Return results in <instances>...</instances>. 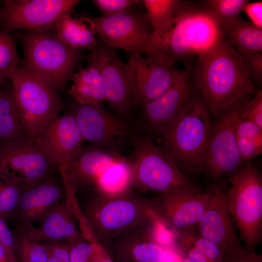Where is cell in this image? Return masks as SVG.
<instances>
[{
	"mask_svg": "<svg viewBox=\"0 0 262 262\" xmlns=\"http://www.w3.org/2000/svg\"><path fill=\"white\" fill-rule=\"evenodd\" d=\"M32 141L58 169L74 158L82 142L78 125L71 112L55 118Z\"/></svg>",
	"mask_w": 262,
	"mask_h": 262,
	"instance_id": "cell-15",
	"label": "cell"
},
{
	"mask_svg": "<svg viewBox=\"0 0 262 262\" xmlns=\"http://www.w3.org/2000/svg\"><path fill=\"white\" fill-rule=\"evenodd\" d=\"M210 190L209 198L197 224L200 236L216 244L224 255L242 246L230 216L226 192L217 186Z\"/></svg>",
	"mask_w": 262,
	"mask_h": 262,
	"instance_id": "cell-20",
	"label": "cell"
},
{
	"mask_svg": "<svg viewBox=\"0 0 262 262\" xmlns=\"http://www.w3.org/2000/svg\"><path fill=\"white\" fill-rule=\"evenodd\" d=\"M18 262H48V252L43 243L31 239L20 228L13 232Z\"/></svg>",
	"mask_w": 262,
	"mask_h": 262,
	"instance_id": "cell-31",
	"label": "cell"
},
{
	"mask_svg": "<svg viewBox=\"0 0 262 262\" xmlns=\"http://www.w3.org/2000/svg\"><path fill=\"white\" fill-rule=\"evenodd\" d=\"M198 58L196 82L210 113L217 115L257 92L240 54L226 36L213 49Z\"/></svg>",
	"mask_w": 262,
	"mask_h": 262,
	"instance_id": "cell-2",
	"label": "cell"
},
{
	"mask_svg": "<svg viewBox=\"0 0 262 262\" xmlns=\"http://www.w3.org/2000/svg\"><path fill=\"white\" fill-rule=\"evenodd\" d=\"M253 98L248 101L241 119L250 121L262 129V91H257Z\"/></svg>",
	"mask_w": 262,
	"mask_h": 262,
	"instance_id": "cell-37",
	"label": "cell"
},
{
	"mask_svg": "<svg viewBox=\"0 0 262 262\" xmlns=\"http://www.w3.org/2000/svg\"><path fill=\"white\" fill-rule=\"evenodd\" d=\"M93 262H115L107 252L105 248L100 244L96 246Z\"/></svg>",
	"mask_w": 262,
	"mask_h": 262,
	"instance_id": "cell-43",
	"label": "cell"
},
{
	"mask_svg": "<svg viewBox=\"0 0 262 262\" xmlns=\"http://www.w3.org/2000/svg\"><path fill=\"white\" fill-rule=\"evenodd\" d=\"M175 64L129 53L126 67L133 104L143 105L161 95L180 79L187 71L178 69Z\"/></svg>",
	"mask_w": 262,
	"mask_h": 262,
	"instance_id": "cell-12",
	"label": "cell"
},
{
	"mask_svg": "<svg viewBox=\"0 0 262 262\" xmlns=\"http://www.w3.org/2000/svg\"><path fill=\"white\" fill-rule=\"evenodd\" d=\"M142 1L147 11V16L151 28V41L155 47V44L172 29L180 0H144Z\"/></svg>",
	"mask_w": 262,
	"mask_h": 262,
	"instance_id": "cell-26",
	"label": "cell"
},
{
	"mask_svg": "<svg viewBox=\"0 0 262 262\" xmlns=\"http://www.w3.org/2000/svg\"><path fill=\"white\" fill-rule=\"evenodd\" d=\"M128 162L131 188L140 194L201 191L160 147L147 137H139L135 141Z\"/></svg>",
	"mask_w": 262,
	"mask_h": 262,
	"instance_id": "cell-5",
	"label": "cell"
},
{
	"mask_svg": "<svg viewBox=\"0 0 262 262\" xmlns=\"http://www.w3.org/2000/svg\"><path fill=\"white\" fill-rule=\"evenodd\" d=\"M245 68L251 80L259 84L262 82V53L240 54Z\"/></svg>",
	"mask_w": 262,
	"mask_h": 262,
	"instance_id": "cell-39",
	"label": "cell"
},
{
	"mask_svg": "<svg viewBox=\"0 0 262 262\" xmlns=\"http://www.w3.org/2000/svg\"><path fill=\"white\" fill-rule=\"evenodd\" d=\"M30 139L14 101L11 91L0 89V142Z\"/></svg>",
	"mask_w": 262,
	"mask_h": 262,
	"instance_id": "cell-27",
	"label": "cell"
},
{
	"mask_svg": "<svg viewBox=\"0 0 262 262\" xmlns=\"http://www.w3.org/2000/svg\"><path fill=\"white\" fill-rule=\"evenodd\" d=\"M71 112L78 125L82 142L110 147L126 134L125 123L103 108L101 103H76Z\"/></svg>",
	"mask_w": 262,
	"mask_h": 262,
	"instance_id": "cell-19",
	"label": "cell"
},
{
	"mask_svg": "<svg viewBox=\"0 0 262 262\" xmlns=\"http://www.w3.org/2000/svg\"><path fill=\"white\" fill-rule=\"evenodd\" d=\"M247 0H208L207 8L221 27L230 24L239 18V13L243 11Z\"/></svg>",
	"mask_w": 262,
	"mask_h": 262,
	"instance_id": "cell-34",
	"label": "cell"
},
{
	"mask_svg": "<svg viewBox=\"0 0 262 262\" xmlns=\"http://www.w3.org/2000/svg\"><path fill=\"white\" fill-rule=\"evenodd\" d=\"M71 203L80 229L101 245L155 212L151 199L132 189L117 194L90 189L72 195Z\"/></svg>",
	"mask_w": 262,
	"mask_h": 262,
	"instance_id": "cell-1",
	"label": "cell"
},
{
	"mask_svg": "<svg viewBox=\"0 0 262 262\" xmlns=\"http://www.w3.org/2000/svg\"><path fill=\"white\" fill-rule=\"evenodd\" d=\"M25 186L17 177L0 170V217L12 218Z\"/></svg>",
	"mask_w": 262,
	"mask_h": 262,
	"instance_id": "cell-30",
	"label": "cell"
},
{
	"mask_svg": "<svg viewBox=\"0 0 262 262\" xmlns=\"http://www.w3.org/2000/svg\"><path fill=\"white\" fill-rule=\"evenodd\" d=\"M56 168L31 139L0 146V170L19 178L25 188L44 180Z\"/></svg>",
	"mask_w": 262,
	"mask_h": 262,
	"instance_id": "cell-14",
	"label": "cell"
},
{
	"mask_svg": "<svg viewBox=\"0 0 262 262\" xmlns=\"http://www.w3.org/2000/svg\"><path fill=\"white\" fill-rule=\"evenodd\" d=\"M86 60L101 74L105 100L110 108L119 115L127 117L133 102L126 64L118 56L115 48L100 39Z\"/></svg>",
	"mask_w": 262,
	"mask_h": 262,
	"instance_id": "cell-13",
	"label": "cell"
},
{
	"mask_svg": "<svg viewBox=\"0 0 262 262\" xmlns=\"http://www.w3.org/2000/svg\"><path fill=\"white\" fill-rule=\"evenodd\" d=\"M91 18L99 39L115 49L129 53L145 54L146 57L175 63L159 51L151 41V28L146 15L129 10L110 15Z\"/></svg>",
	"mask_w": 262,
	"mask_h": 262,
	"instance_id": "cell-9",
	"label": "cell"
},
{
	"mask_svg": "<svg viewBox=\"0 0 262 262\" xmlns=\"http://www.w3.org/2000/svg\"><path fill=\"white\" fill-rule=\"evenodd\" d=\"M244 97L222 110L219 118L212 126L203 171L217 180L239 170L243 161L239 153L235 136L236 124L248 101Z\"/></svg>",
	"mask_w": 262,
	"mask_h": 262,
	"instance_id": "cell-10",
	"label": "cell"
},
{
	"mask_svg": "<svg viewBox=\"0 0 262 262\" xmlns=\"http://www.w3.org/2000/svg\"><path fill=\"white\" fill-rule=\"evenodd\" d=\"M91 189L109 194H120L131 189V173L128 160L125 158L108 168Z\"/></svg>",
	"mask_w": 262,
	"mask_h": 262,
	"instance_id": "cell-29",
	"label": "cell"
},
{
	"mask_svg": "<svg viewBox=\"0 0 262 262\" xmlns=\"http://www.w3.org/2000/svg\"><path fill=\"white\" fill-rule=\"evenodd\" d=\"M16 36L23 48V62L55 90L64 88L85 59L81 50L51 32L26 31Z\"/></svg>",
	"mask_w": 262,
	"mask_h": 262,
	"instance_id": "cell-6",
	"label": "cell"
},
{
	"mask_svg": "<svg viewBox=\"0 0 262 262\" xmlns=\"http://www.w3.org/2000/svg\"><path fill=\"white\" fill-rule=\"evenodd\" d=\"M48 252V262H71L69 246L64 241H50L43 243Z\"/></svg>",
	"mask_w": 262,
	"mask_h": 262,
	"instance_id": "cell-38",
	"label": "cell"
},
{
	"mask_svg": "<svg viewBox=\"0 0 262 262\" xmlns=\"http://www.w3.org/2000/svg\"><path fill=\"white\" fill-rule=\"evenodd\" d=\"M243 11L251 21V23L258 28L262 29V1L249 2Z\"/></svg>",
	"mask_w": 262,
	"mask_h": 262,
	"instance_id": "cell-42",
	"label": "cell"
},
{
	"mask_svg": "<svg viewBox=\"0 0 262 262\" xmlns=\"http://www.w3.org/2000/svg\"><path fill=\"white\" fill-rule=\"evenodd\" d=\"M180 262H199L185 256H182Z\"/></svg>",
	"mask_w": 262,
	"mask_h": 262,
	"instance_id": "cell-45",
	"label": "cell"
},
{
	"mask_svg": "<svg viewBox=\"0 0 262 262\" xmlns=\"http://www.w3.org/2000/svg\"><path fill=\"white\" fill-rule=\"evenodd\" d=\"M96 242H89L83 236L67 241L71 262H93Z\"/></svg>",
	"mask_w": 262,
	"mask_h": 262,
	"instance_id": "cell-35",
	"label": "cell"
},
{
	"mask_svg": "<svg viewBox=\"0 0 262 262\" xmlns=\"http://www.w3.org/2000/svg\"><path fill=\"white\" fill-rule=\"evenodd\" d=\"M68 94L81 104L101 103L105 100L102 79L98 69L88 64L74 72Z\"/></svg>",
	"mask_w": 262,
	"mask_h": 262,
	"instance_id": "cell-24",
	"label": "cell"
},
{
	"mask_svg": "<svg viewBox=\"0 0 262 262\" xmlns=\"http://www.w3.org/2000/svg\"><path fill=\"white\" fill-rule=\"evenodd\" d=\"M194 236L183 256L199 262H222L224 253L216 244L201 236Z\"/></svg>",
	"mask_w": 262,
	"mask_h": 262,
	"instance_id": "cell-33",
	"label": "cell"
},
{
	"mask_svg": "<svg viewBox=\"0 0 262 262\" xmlns=\"http://www.w3.org/2000/svg\"><path fill=\"white\" fill-rule=\"evenodd\" d=\"M210 113L198 98L159 134L160 147L184 173L203 171L212 126Z\"/></svg>",
	"mask_w": 262,
	"mask_h": 262,
	"instance_id": "cell-3",
	"label": "cell"
},
{
	"mask_svg": "<svg viewBox=\"0 0 262 262\" xmlns=\"http://www.w3.org/2000/svg\"><path fill=\"white\" fill-rule=\"evenodd\" d=\"M8 78L15 105L32 140L59 115L62 102L56 90L28 67L22 60Z\"/></svg>",
	"mask_w": 262,
	"mask_h": 262,
	"instance_id": "cell-7",
	"label": "cell"
},
{
	"mask_svg": "<svg viewBox=\"0 0 262 262\" xmlns=\"http://www.w3.org/2000/svg\"><path fill=\"white\" fill-rule=\"evenodd\" d=\"M138 0H93L96 7L102 16H110L121 13L138 3Z\"/></svg>",
	"mask_w": 262,
	"mask_h": 262,
	"instance_id": "cell-36",
	"label": "cell"
},
{
	"mask_svg": "<svg viewBox=\"0 0 262 262\" xmlns=\"http://www.w3.org/2000/svg\"><path fill=\"white\" fill-rule=\"evenodd\" d=\"M195 76L186 74L158 97L142 106L149 126L160 134L198 97Z\"/></svg>",
	"mask_w": 262,
	"mask_h": 262,
	"instance_id": "cell-18",
	"label": "cell"
},
{
	"mask_svg": "<svg viewBox=\"0 0 262 262\" xmlns=\"http://www.w3.org/2000/svg\"><path fill=\"white\" fill-rule=\"evenodd\" d=\"M38 223L37 227L32 225L20 228L31 239L41 243L50 241L66 242L83 236L79 229L70 197L67 194L66 196L51 208Z\"/></svg>",
	"mask_w": 262,
	"mask_h": 262,
	"instance_id": "cell-22",
	"label": "cell"
},
{
	"mask_svg": "<svg viewBox=\"0 0 262 262\" xmlns=\"http://www.w3.org/2000/svg\"><path fill=\"white\" fill-rule=\"evenodd\" d=\"M222 29L229 42L240 54L262 52V29L239 17Z\"/></svg>",
	"mask_w": 262,
	"mask_h": 262,
	"instance_id": "cell-25",
	"label": "cell"
},
{
	"mask_svg": "<svg viewBox=\"0 0 262 262\" xmlns=\"http://www.w3.org/2000/svg\"><path fill=\"white\" fill-rule=\"evenodd\" d=\"M222 262H262V256L255 250L246 251L241 246L226 253Z\"/></svg>",
	"mask_w": 262,
	"mask_h": 262,
	"instance_id": "cell-40",
	"label": "cell"
},
{
	"mask_svg": "<svg viewBox=\"0 0 262 262\" xmlns=\"http://www.w3.org/2000/svg\"><path fill=\"white\" fill-rule=\"evenodd\" d=\"M235 136L240 156L243 161L250 160L262 153V129L253 122L240 119Z\"/></svg>",
	"mask_w": 262,
	"mask_h": 262,
	"instance_id": "cell-28",
	"label": "cell"
},
{
	"mask_svg": "<svg viewBox=\"0 0 262 262\" xmlns=\"http://www.w3.org/2000/svg\"><path fill=\"white\" fill-rule=\"evenodd\" d=\"M0 244L7 250L14 262H18L15 249V238L6 221L0 217Z\"/></svg>",
	"mask_w": 262,
	"mask_h": 262,
	"instance_id": "cell-41",
	"label": "cell"
},
{
	"mask_svg": "<svg viewBox=\"0 0 262 262\" xmlns=\"http://www.w3.org/2000/svg\"><path fill=\"white\" fill-rule=\"evenodd\" d=\"M66 196L62 179L59 180L52 173L41 181L23 190L12 219L17 223V227L33 225Z\"/></svg>",
	"mask_w": 262,
	"mask_h": 262,
	"instance_id": "cell-21",
	"label": "cell"
},
{
	"mask_svg": "<svg viewBox=\"0 0 262 262\" xmlns=\"http://www.w3.org/2000/svg\"><path fill=\"white\" fill-rule=\"evenodd\" d=\"M79 0H4L0 9L1 31L52 32L63 16L71 14Z\"/></svg>",
	"mask_w": 262,
	"mask_h": 262,
	"instance_id": "cell-11",
	"label": "cell"
},
{
	"mask_svg": "<svg viewBox=\"0 0 262 262\" xmlns=\"http://www.w3.org/2000/svg\"><path fill=\"white\" fill-rule=\"evenodd\" d=\"M210 195V189L180 191L157 195L150 198L157 213L171 228L179 234L191 231L197 225Z\"/></svg>",
	"mask_w": 262,
	"mask_h": 262,
	"instance_id": "cell-16",
	"label": "cell"
},
{
	"mask_svg": "<svg viewBox=\"0 0 262 262\" xmlns=\"http://www.w3.org/2000/svg\"><path fill=\"white\" fill-rule=\"evenodd\" d=\"M16 37L0 30V87L22 60L17 51Z\"/></svg>",
	"mask_w": 262,
	"mask_h": 262,
	"instance_id": "cell-32",
	"label": "cell"
},
{
	"mask_svg": "<svg viewBox=\"0 0 262 262\" xmlns=\"http://www.w3.org/2000/svg\"><path fill=\"white\" fill-rule=\"evenodd\" d=\"M0 262H14L7 250L0 244Z\"/></svg>",
	"mask_w": 262,
	"mask_h": 262,
	"instance_id": "cell-44",
	"label": "cell"
},
{
	"mask_svg": "<svg viewBox=\"0 0 262 262\" xmlns=\"http://www.w3.org/2000/svg\"><path fill=\"white\" fill-rule=\"evenodd\" d=\"M225 37L222 29L207 7H195L180 1L172 29L155 47L176 62L207 53Z\"/></svg>",
	"mask_w": 262,
	"mask_h": 262,
	"instance_id": "cell-4",
	"label": "cell"
},
{
	"mask_svg": "<svg viewBox=\"0 0 262 262\" xmlns=\"http://www.w3.org/2000/svg\"><path fill=\"white\" fill-rule=\"evenodd\" d=\"M52 32L63 42L77 49L91 50L98 42L91 15L85 13L75 17L71 14L63 16L56 23Z\"/></svg>",
	"mask_w": 262,
	"mask_h": 262,
	"instance_id": "cell-23",
	"label": "cell"
},
{
	"mask_svg": "<svg viewBox=\"0 0 262 262\" xmlns=\"http://www.w3.org/2000/svg\"><path fill=\"white\" fill-rule=\"evenodd\" d=\"M124 159L110 147L82 146L74 158L68 164L60 166L59 170L76 194L92 188L101 174Z\"/></svg>",
	"mask_w": 262,
	"mask_h": 262,
	"instance_id": "cell-17",
	"label": "cell"
},
{
	"mask_svg": "<svg viewBox=\"0 0 262 262\" xmlns=\"http://www.w3.org/2000/svg\"><path fill=\"white\" fill-rule=\"evenodd\" d=\"M231 186L226 192L228 209L246 250H255L262 238V176L250 162L229 176Z\"/></svg>",
	"mask_w": 262,
	"mask_h": 262,
	"instance_id": "cell-8",
	"label": "cell"
}]
</instances>
